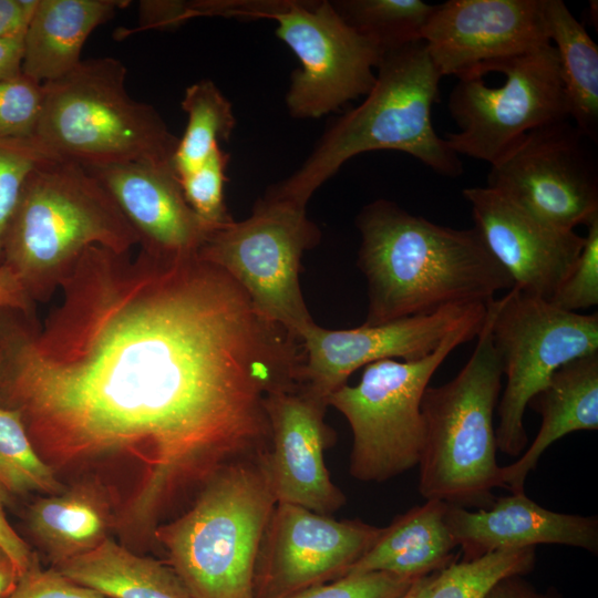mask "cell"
Returning <instances> with one entry per match:
<instances>
[{"label": "cell", "instance_id": "1", "mask_svg": "<svg viewBox=\"0 0 598 598\" xmlns=\"http://www.w3.org/2000/svg\"><path fill=\"white\" fill-rule=\"evenodd\" d=\"M43 321L0 310V403L55 473L92 472L115 528L153 538L226 467L270 448L268 395L300 338L198 254L87 248Z\"/></svg>", "mask_w": 598, "mask_h": 598}, {"label": "cell", "instance_id": "2", "mask_svg": "<svg viewBox=\"0 0 598 598\" xmlns=\"http://www.w3.org/2000/svg\"><path fill=\"white\" fill-rule=\"evenodd\" d=\"M358 266L368 282L364 323L378 324L440 309L487 303L513 279L471 229H455L377 199L357 217Z\"/></svg>", "mask_w": 598, "mask_h": 598}, {"label": "cell", "instance_id": "3", "mask_svg": "<svg viewBox=\"0 0 598 598\" xmlns=\"http://www.w3.org/2000/svg\"><path fill=\"white\" fill-rule=\"evenodd\" d=\"M441 79L423 40L384 52L364 101L333 123L305 163L267 193L306 207L347 161L377 150L400 151L440 175L460 176L458 155L432 124Z\"/></svg>", "mask_w": 598, "mask_h": 598}, {"label": "cell", "instance_id": "4", "mask_svg": "<svg viewBox=\"0 0 598 598\" xmlns=\"http://www.w3.org/2000/svg\"><path fill=\"white\" fill-rule=\"evenodd\" d=\"M140 238L102 184L82 165L52 157L29 175L2 239V261L30 299L48 302L84 251H132Z\"/></svg>", "mask_w": 598, "mask_h": 598}, {"label": "cell", "instance_id": "5", "mask_svg": "<svg viewBox=\"0 0 598 598\" xmlns=\"http://www.w3.org/2000/svg\"><path fill=\"white\" fill-rule=\"evenodd\" d=\"M266 456L226 467L184 514L154 530L193 598H255L257 557L277 504Z\"/></svg>", "mask_w": 598, "mask_h": 598}, {"label": "cell", "instance_id": "6", "mask_svg": "<svg viewBox=\"0 0 598 598\" xmlns=\"http://www.w3.org/2000/svg\"><path fill=\"white\" fill-rule=\"evenodd\" d=\"M476 337L457 375L424 391L419 492L425 499L478 509L491 506L493 489L503 487L493 422L503 371L492 341L488 302Z\"/></svg>", "mask_w": 598, "mask_h": 598}, {"label": "cell", "instance_id": "7", "mask_svg": "<svg viewBox=\"0 0 598 598\" xmlns=\"http://www.w3.org/2000/svg\"><path fill=\"white\" fill-rule=\"evenodd\" d=\"M125 78L121 61L95 58L43 83L34 138L53 155L82 166L173 163L178 137L152 105L128 94Z\"/></svg>", "mask_w": 598, "mask_h": 598}, {"label": "cell", "instance_id": "8", "mask_svg": "<svg viewBox=\"0 0 598 598\" xmlns=\"http://www.w3.org/2000/svg\"><path fill=\"white\" fill-rule=\"evenodd\" d=\"M484 318L450 332L419 360L372 362L358 384H344L329 395L328 405L347 419L352 431V477L384 482L419 465L424 446V391L447 355L478 334Z\"/></svg>", "mask_w": 598, "mask_h": 598}, {"label": "cell", "instance_id": "9", "mask_svg": "<svg viewBox=\"0 0 598 598\" xmlns=\"http://www.w3.org/2000/svg\"><path fill=\"white\" fill-rule=\"evenodd\" d=\"M488 308L493 346L506 375L497 448L518 456L528 441L524 413L532 398L563 364L598 352V316L563 310L515 287Z\"/></svg>", "mask_w": 598, "mask_h": 598}, {"label": "cell", "instance_id": "10", "mask_svg": "<svg viewBox=\"0 0 598 598\" xmlns=\"http://www.w3.org/2000/svg\"><path fill=\"white\" fill-rule=\"evenodd\" d=\"M319 238L305 206L266 193L248 218L210 231L197 254L228 274L265 317L300 338L315 322L301 292V258Z\"/></svg>", "mask_w": 598, "mask_h": 598}, {"label": "cell", "instance_id": "11", "mask_svg": "<svg viewBox=\"0 0 598 598\" xmlns=\"http://www.w3.org/2000/svg\"><path fill=\"white\" fill-rule=\"evenodd\" d=\"M491 72L503 73L505 82L491 87L483 78L458 79L448 97L458 131L445 141L457 155L493 165L530 131L569 115L551 43Z\"/></svg>", "mask_w": 598, "mask_h": 598}, {"label": "cell", "instance_id": "12", "mask_svg": "<svg viewBox=\"0 0 598 598\" xmlns=\"http://www.w3.org/2000/svg\"><path fill=\"white\" fill-rule=\"evenodd\" d=\"M272 19L300 63L286 95L291 116L321 117L372 89L383 53L348 25L331 1L285 0Z\"/></svg>", "mask_w": 598, "mask_h": 598}, {"label": "cell", "instance_id": "13", "mask_svg": "<svg viewBox=\"0 0 598 598\" xmlns=\"http://www.w3.org/2000/svg\"><path fill=\"white\" fill-rule=\"evenodd\" d=\"M594 144L570 118L537 127L491 165L487 187L538 219L574 230L598 216Z\"/></svg>", "mask_w": 598, "mask_h": 598}, {"label": "cell", "instance_id": "14", "mask_svg": "<svg viewBox=\"0 0 598 598\" xmlns=\"http://www.w3.org/2000/svg\"><path fill=\"white\" fill-rule=\"evenodd\" d=\"M382 527L338 520L289 503H277L255 570V598H283L341 577L374 544Z\"/></svg>", "mask_w": 598, "mask_h": 598}, {"label": "cell", "instance_id": "15", "mask_svg": "<svg viewBox=\"0 0 598 598\" xmlns=\"http://www.w3.org/2000/svg\"><path fill=\"white\" fill-rule=\"evenodd\" d=\"M442 78H483L502 61L550 43L544 0H448L422 31Z\"/></svg>", "mask_w": 598, "mask_h": 598}, {"label": "cell", "instance_id": "16", "mask_svg": "<svg viewBox=\"0 0 598 598\" xmlns=\"http://www.w3.org/2000/svg\"><path fill=\"white\" fill-rule=\"evenodd\" d=\"M487 303L451 306L429 315L342 330L310 323L300 332L305 350L303 384L328 402L358 369L380 360H419L458 327L481 319Z\"/></svg>", "mask_w": 598, "mask_h": 598}, {"label": "cell", "instance_id": "17", "mask_svg": "<svg viewBox=\"0 0 598 598\" xmlns=\"http://www.w3.org/2000/svg\"><path fill=\"white\" fill-rule=\"evenodd\" d=\"M327 406V400L303 383L268 395L266 471L277 503L330 516L344 505L346 496L332 483L324 463V451L336 441L334 431L324 421Z\"/></svg>", "mask_w": 598, "mask_h": 598}, {"label": "cell", "instance_id": "18", "mask_svg": "<svg viewBox=\"0 0 598 598\" xmlns=\"http://www.w3.org/2000/svg\"><path fill=\"white\" fill-rule=\"evenodd\" d=\"M474 228L485 246L524 293L550 300L569 272L585 237L551 226L489 187L462 192Z\"/></svg>", "mask_w": 598, "mask_h": 598}, {"label": "cell", "instance_id": "19", "mask_svg": "<svg viewBox=\"0 0 598 598\" xmlns=\"http://www.w3.org/2000/svg\"><path fill=\"white\" fill-rule=\"evenodd\" d=\"M84 167L134 228L140 248L162 255L198 252L210 230L187 204L173 163L133 161Z\"/></svg>", "mask_w": 598, "mask_h": 598}, {"label": "cell", "instance_id": "20", "mask_svg": "<svg viewBox=\"0 0 598 598\" xmlns=\"http://www.w3.org/2000/svg\"><path fill=\"white\" fill-rule=\"evenodd\" d=\"M446 524L461 548V560L503 549L535 548L539 544L598 551L597 516L546 509L525 492L496 497L491 506L476 511L448 505Z\"/></svg>", "mask_w": 598, "mask_h": 598}, {"label": "cell", "instance_id": "21", "mask_svg": "<svg viewBox=\"0 0 598 598\" xmlns=\"http://www.w3.org/2000/svg\"><path fill=\"white\" fill-rule=\"evenodd\" d=\"M528 405L542 416L540 429L525 453L502 466L503 487L525 492L527 475L557 440L577 431L598 430V352L563 364Z\"/></svg>", "mask_w": 598, "mask_h": 598}, {"label": "cell", "instance_id": "22", "mask_svg": "<svg viewBox=\"0 0 598 598\" xmlns=\"http://www.w3.org/2000/svg\"><path fill=\"white\" fill-rule=\"evenodd\" d=\"M114 525L111 496L94 478L37 498L25 513L27 532L52 566L94 549Z\"/></svg>", "mask_w": 598, "mask_h": 598}, {"label": "cell", "instance_id": "23", "mask_svg": "<svg viewBox=\"0 0 598 598\" xmlns=\"http://www.w3.org/2000/svg\"><path fill=\"white\" fill-rule=\"evenodd\" d=\"M128 1L39 0L24 34L22 73L37 82L56 80L81 62L89 35Z\"/></svg>", "mask_w": 598, "mask_h": 598}, {"label": "cell", "instance_id": "24", "mask_svg": "<svg viewBox=\"0 0 598 598\" xmlns=\"http://www.w3.org/2000/svg\"><path fill=\"white\" fill-rule=\"evenodd\" d=\"M448 504L425 499L382 527L374 544L347 574L384 571L415 579L456 560V543L446 524Z\"/></svg>", "mask_w": 598, "mask_h": 598}, {"label": "cell", "instance_id": "25", "mask_svg": "<svg viewBox=\"0 0 598 598\" xmlns=\"http://www.w3.org/2000/svg\"><path fill=\"white\" fill-rule=\"evenodd\" d=\"M53 567L107 598H193L171 566L137 555L110 537Z\"/></svg>", "mask_w": 598, "mask_h": 598}, {"label": "cell", "instance_id": "26", "mask_svg": "<svg viewBox=\"0 0 598 598\" xmlns=\"http://www.w3.org/2000/svg\"><path fill=\"white\" fill-rule=\"evenodd\" d=\"M548 39L555 48L568 115L595 144L598 140V47L561 0H544Z\"/></svg>", "mask_w": 598, "mask_h": 598}, {"label": "cell", "instance_id": "27", "mask_svg": "<svg viewBox=\"0 0 598 598\" xmlns=\"http://www.w3.org/2000/svg\"><path fill=\"white\" fill-rule=\"evenodd\" d=\"M182 107L187 114V125L173 156L178 177L200 166L219 142L228 141L236 124L230 102L210 80L189 85Z\"/></svg>", "mask_w": 598, "mask_h": 598}, {"label": "cell", "instance_id": "28", "mask_svg": "<svg viewBox=\"0 0 598 598\" xmlns=\"http://www.w3.org/2000/svg\"><path fill=\"white\" fill-rule=\"evenodd\" d=\"M333 8L382 53L422 40L435 4L422 0H338Z\"/></svg>", "mask_w": 598, "mask_h": 598}, {"label": "cell", "instance_id": "29", "mask_svg": "<svg viewBox=\"0 0 598 598\" xmlns=\"http://www.w3.org/2000/svg\"><path fill=\"white\" fill-rule=\"evenodd\" d=\"M0 485L8 494L47 495L64 489L34 448L19 412L0 403Z\"/></svg>", "mask_w": 598, "mask_h": 598}, {"label": "cell", "instance_id": "30", "mask_svg": "<svg viewBox=\"0 0 598 598\" xmlns=\"http://www.w3.org/2000/svg\"><path fill=\"white\" fill-rule=\"evenodd\" d=\"M535 548L496 550L443 568L430 598H485L502 579L524 576L535 566Z\"/></svg>", "mask_w": 598, "mask_h": 598}, {"label": "cell", "instance_id": "31", "mask_svg": "<svg viewBox=\"0 0 598 598\" xmlns=\"http://www.w3.org/2000/svg\"><path fill=\"white\" fill-rule=\"evenodd\" d=\"M228 163L229 154L218 146L200 166L178 177L187 204L210 231L234 220L224 198Z\"/></svg>", "mask_w": 598, "mask_h": 598}, {"label": "cell", "instance_id": "32", "mask_svg": "<svg viewBox=\"0 0 598 598\" xmlns=\"http://www.w3.org/2000/svg\"><path fill=\"white\" fill-rule=\"evenodd\" d=\"M52 157L58 156L34 137L0 138V266L3 235L25 181L38 165Z\"/></svg>", "mask_w": 598, "mask_h": 598}, {"label": "cell", "instance_id": "33", "mask_svg": "<svg viewBox=\"0 0 598 598\" xmlns=\"http://www.w3.org/2000/svg\"><path fill=\"white\" fill-rule=\"evenodd\" d=\"M43 97V83L23 73L0 81V138L34 137Z\"/></svg>", "mask_w": 598, "mask_h": 598}, {"label": "cell", "instance_id": "34", "mask_svg": "<svg viewBox=\"0 0 598 598\" xmlns=\"http://www.w3.org/2000/svg\"><path fill=\"white\" fill-rule=\"evenodd\" d=\"M586 226L581 251L549 300L566 311L576 312L598 303V216Z\"/></svg>", "mask_w": 598, "mask_h": 598}, {"label": "cell", "instance_id": "35", "mask_svg": "<svg viewBox=\"0 0 598 598\" xmlns=\"http://www.w3.org/2000/svg\"><path fill=\"white\" fill-rule=\"evenodd\" d=\"M413 581L412 578L384 571L347 574L283 598H401Z\"/></svg>", "mask_w": 598, "mask_h": 598}, {"label": "cell", "instance_id": "36", "mask_svg": "<svg viewBox=\"0 0 598 598\" xmlns=\"http://www.w3.org/2000/svg\"><path fill=\"white\" fill-rule=\"evenodd\" d=\"M2 598H107L82 586L55 567L43 569L37 558Z\"/></svg>", "mask_w": 598, "mask_h": 598}, {"label": "cell", "instance_id": "37", "mask_svg": "<svg viewBox=\"0 0 598 598\" xmlns=\"http://www.w3.org/2000/svg\"><path fill=\"white\" fill-rule=\"evenodd\" d=\"M193 19L190 1L143 0L138 3V24L116 30V39L147 30H172Z\"/></svg>", "mask_w": 598, "mask_h": 598}, {"label": "cell", "instance_id": "38", "mask_svg": "<svg viewBox=\"0 0 598 598\" xmlns=\"http://www.w3.org/2000/svg\"><path fill=\"white\" fill-rule=\"evenodd\" d=\"M7 495L8 492L0 485V547L11 559L20 577L38 557L9 524L4 513Z\"/></svg>", "mask_w": 598, "mask_h": 598}, {"label": "cell", "instance_id": "39", "mask_svg": "<svg viewBox=\"0 0 598 598\" xmlns=\"http://www.w3.org/2000/svg\"><path fill=\"white\" fill-rule=\"evenodd\" d=\"M39 0H0V38L22 34Z\"/></svg>", "mask_w": 598, "mask_h": 598}, {"label": "cell", "instance_id": "40", "mask_svg": "<svg viewBox=\"0 0 598 598\" xmlns=\"http://www.w3.org/2000/svg\"><path fill=\"white\" fill-rule=\"evenodd\" d=\"M35 306L18 277L7 266H0V310L11 309L34 317Z\"/></svg>", "mask_w": 598, "mask_h": 598}, {"label": "cell", "instance_id": "41", "mask_svg": "<svg viewBox=\"0 0 598 598\" xmlns=\"http://www.w3.org/2000/svg\"><path fill=\"white\" fill-rule=\"evenodd\" d=\"M485 598H559L557 592L539 591L523 576H511L498 581Z\"/></svg>", "mask_w": 598, "mask_h": 598}, {"label": "cell", "instance_id": "42", "mask_svg": "<svg viewBox=\"0 0 598 598\" xmlns=\"http://www.w3.org/2000/svg\"><path fill=\"white\" fill-rule=\"evenodd\" d=\"M24 34L0 38V81L22 73Z\"/></svg>", "mask_w": 598, "mask_h": 598}, {"label": "cell", "instance_id": "43", "mask_svg": "<svg viewBox=\"0 0 598 598\" xmlns=\"http://www.w3.org/2000/svg\"><path fill=\"white\" fill-rule=\"evenodd\" d=\"M18 578L19 574L13 563L0 547V598L13 588Z\"/></svg>", "mask_w": 598, "mask_h": 598}, {"label": "cell", "instance_id": "44", "mask_svg": "<svg viewBox=\"0 0 598 598\" xmlns=\"http://www.w3.org/2000/svg\"><path fill=\"white\" fill-rule=\"evenodd\" d=\"M441 570L420 576L401 598H430Z\"/></svg>", "mask_w": 598, "mask_h": 598}, {"label": "cell", "instance_id": "45", "mask_svg": "<svg viewBox=\"0 0 598 598\" xmlns=\"http://www.w3.org/2000/svg\"><path fill=\"white\" fill-rule=\"evenodd\" d=\"M1 374H2V360H1V354H0V382H1Z\"/></svg>", "mask_w": 598, "mask_h": 598}]
</instances>
